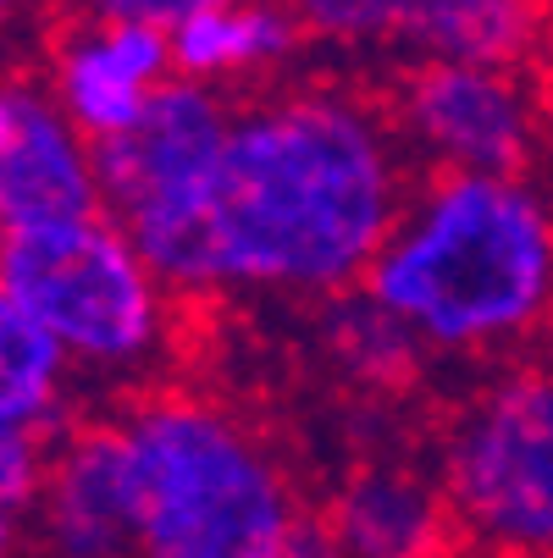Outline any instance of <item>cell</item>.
Instances as JSON below:
<instances>
[{
    "label": "cell",
    "instance_id": "cell-1",
    "mask_svg": "<svg viewBox=\"0 0 553 558\" xmlns=\"http://www.w3.org/2000/svg\"><path fill=\"white\" fill-rule=\"evenodd\" d=\"M410 194L399 128L344 89H293L232 111L200 210L144 250L172 293L338 299L387 250Z\"/></svg>",
    "mask_w": 553,
    "mask_h": 558
},
{
    "label": "cell",
    "instance_id": "cell-2",
    "mask_svg": "<svg viewBox=\"0 0 553 558\" xmlns=\"http://www.w3.org/2000/svg\"><path fill=\"white\" fill-rule=\"evenodd\" d=\"M360 288L443 354L553 338V194L531 178L432 172Z\"/></svg>",
    "mask_w": 553,
    "mask_h": 558
},
{
    "label": "cell",
    "instance_id": "cell-3",
    "mask_svg": "<svg viewBox=\"0 0 553 558\" xmlns=\"http://www.w3.org/2000/svg\"><path fill=\"white\" fill-rule=\"evenodd\" d=\"M139 558H293L299 520L288 470L221 404L155 392L122 415Z\"/></svg>",
    "mask_w": 553,
    "mask_h": 558
},
{
    "label": "cell",
    "instance_id": "cell-4",
    "mask_svg": "<svg viewBox=\"0 0 553 558\" xmlns=\"http://www.w3.org/2000/svg\"><path fill=\"white\" fill-rule=\"evenodd\" d=\"M0 293L45 322L77 365L133 371L167 343V282L111 216L7 232Z\"/></svg>",
    "mask_w": 553,
    "mask_h": 558
},
{
    "label": "cell",
    "instance_id": "cell-5",
    "mask_svg": "<svg viewBox=\"0 0 553 558\" xmlns=\"http://www.w3.org/2000/svg\"><path fill=\"white\" fill-rule=\"evenodd\" d=\"M454 520L509 558H553V365L488 381L443 437Z\"/></svg>",
    "mask_w": 553,
    "mask_h": 558
},
{
    "label": "cell",
    "instance_id": "cell-6",
    "mask_svg": "<svg viewBox=\"0 0 553 558\" xmlns=\"http://www.w3.org/2000/svg\"><path fill=\"white\" fill-rule=\"evenodd\" d=\"M232 133V111L189 77H172L149 95L139 128L95 144V172L106 216L133 238V250H155L172 238L205 199L216 161Z\"/></svg>",
    "mask_w": 553,
    "mask_h": 558
},
{
    "label": "cell",
    "instance_id": "cell-7",
    "mask_svg": "<svg viewBox=\"0 0 553 558\" xmlns=\"http://www.w3.org/2000/svg\"><path fill=\"white\" fill-rule=\"evenodd\" d=\"M393 128L437 172L526 178L542 144V100L520 72L421 61L393 100Z\"/></svg>",
    "mask_w": 553,
    "mask_h": 558
},
{
    "label": "cell",
    "instance_id": "cell-8",
    "mask_svg": "<svg viewBox=\"0 0 553 558\" xmlns=\"http://www.w3.org/2000/svg\"><path fill=\"white\" fill-rule=\"evenodd\" d=\"M89 216H106L95 144L45 84L12 77L0 95V227L45 232Z\"/></svg>",
    "mask_w": 553,
    "mask_h": 558
},
{
    "label": "cell",
    "instance_id": "cell-9",
    "mask_svg": "<svg viewBox=\"0 0 553 558\" xmlns=\"http://www.w3.org/2000/svg\"><path fill=\"white\" fill-rule=\"evenodd\" d=\"M34 547L39 558H139V498L122 421L77 426L61 453H50Z\"/></svg>",
    "mask_w": 553,
    "mask_h": 558
},
{
    "label": "cell",
    "instance_id": "cell-10",
    "mask_svg": "<svg viewBox=\"0 0 553 558\" xmlns=\"http://www.w3.org/2000/svg\"><path fill=\"white\" fill-rule=\"evenodd\" d=\"M327 531L344 558H443L454 509L443 487L405 464H365L327 504Z\"/></svg>",
    "mask_w": 553,
    "mask_h": 558
},
{
    "label": "cell",
    "instance_id": "cell-11",
    "mask_svg": "<svg viewBox=\"0 0 553 558\" xmlns=\"http://www.w3.org/2000/svg\"><path fill=\"white\" fill-rule=\"evenodd\" d=\"M553 34V0H416L405 45L426 61L520 72Z\"/></svg>",
    "mask_w": 553,
    "mask_h": 558
},
{
    "label": "cell",
    "instance_id": "cell-12",
    "mask_svg": "<svg viewBox=\"0 0 553 558\" xmlns=\"http://www.w3.org/2000/svg\"><path fill=\"white\" fill-rule=\"evenodd\" d=\"M50 95L56 106L72 117V128L84 133L89 144H106V138H122L128 128H139L144 106L155 89H144L139 77L111 56L100 23H77L56 39V56H50Z\"/></svg>",
    "mask_w": 553,
    "mask_h": 558
},
{
    "label": "cell",
    "instance_id": "cell-13",
    "mask_svg": "<svg viewBox=\"0 0 553 558\" xmlns=\"http://www.w3.org/2000/svg\"><path fill=\"white\" fill-rule=\"evenodd\" d=\"M67 349L61 338L34 322V315L0 293V426L28 432L45 448L72 437L67 410H61V381H67Z\"/></svg>",
    "mask_w": 553,
    "mask_h": 558
},
{
    "label": "cell",
    "instance_id": "cell-14",
    "mask_svg": "<svg viewBox=\"0 0 553 558\" xmlns=\"http://www.w3.org/2000/svg\"><path fill=\"white\" fill-rule=\"evenodd\" d=\"M299 34L304 28L293 7H277V0L211 7L172 28V72L189 77V84H205V77H221V72L266 66V61H282L299 45Z\"/></svg>",
    "mask_w": 553,
    "mask_h": 558
},
{
    "label": "cell",
    "instance_id": "cell-15",
    "mask_svg": "<svg viewBox=\"0 0 553 558\" xmlns=\"http://www.w3.org/2000/svg\"><path fill=\"white\" fill-rule=\"evenodd\" d=\"M322 338H327L333 360H338L354 381H365V387H399V381H410L416 365H421V349H426V343L399 322V315L382 310L365 288L327 299Z\"/></svg>",
    "mask_w": 553,
    "mask_h": 558
},
{
    "label": "cell",
    "instance_id": "cell-16",
    "mask_svg": "<svg viewBox=\"0 0 553 558\" xmlns=\"http://www.w3.org/2000/svg\"><path fill=\"white\" fill-rule=\"evenodd\" d=\"M304 34L315 39H338V45H371V39H393L410 28L416 0H288Z\"/></svg>",
    "mask_w": 553,
    "mask_h": 558
},
{
    "label": "cell",
    "instance_id": "cell-17",
    "mask_svg": "<svg viewBox=\"0 0 553 558\" xmlns=\"http://www.w3.org/2000/svg\"><path fill=\"white\" fill-rule=\"evenodd\" d=\"M45 475H50V453H45L39 437H28V432H0V509H7V531H12V536H17L23 514L39 509Z\"/></svg>",
    "mask_w": 553,
    "mask_h": 558
},
{
    "label": "cell",
    "instance_id": "cell-18",
    "mask_svg": "<svg viewBox=\"0 0 553 558\" xmlns=\"http://www.w3.org/2000/svg\"><path fill=\"white\" fill-rule=\"evenodd\" d=\"M95 17H133V23H161V28H178L183 17L194 12H211V7H232V0H84Z\"/></svg>",
    "mask_w": 553,
    "mask_h": 558
},
{
    "label": "cell",
    "instance_id": "cell-19",
    "mask_svg": "<svg viewBox=\"0 0 553 558\" xmlns=\"http://www.w3.org/2000/svg\"><path fill=\"white\" fill-rule=\"evenodd\" d=\"M293 558H344L338 553V542H333V531H327V520L322 514H304L299 520V536H293Z\"/></svg>",
    "mask_w": 553,
    "mask_h": 558
}]
</instances>
